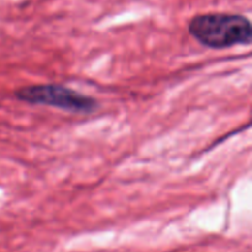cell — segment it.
<instances>
[{"label":"cell","mask_w":252,"mask_h":252,"mask_svg":"<svg viewBox=\"0 0 252 252\" xmlns=\"http://www.w3.org/2000/svg\"><path fill=\"white\" fill-rule=\"evenodd\" d=\"M189 32L202 46L225 49L238 44H250L252 26L250 20L240 14L206 12L192 17Z\"/></svg>","instance_id":"obj_1"},{"label":"cell","mask_w":252,"mask_h":252,"mask_svg":"<svg viewBox=\"0 0 252 252\" xmlns=\"http://www.w3.org/2000/svg\"><path fill=\"white\" fill-rule=\"evenodd\" d=\"M14 95L22 102L51 106L71 113H91L97 108L95 98L58 84L22 86L15 91Z\"/></svg>","instance_id":"obj_2"}]
</instances>
